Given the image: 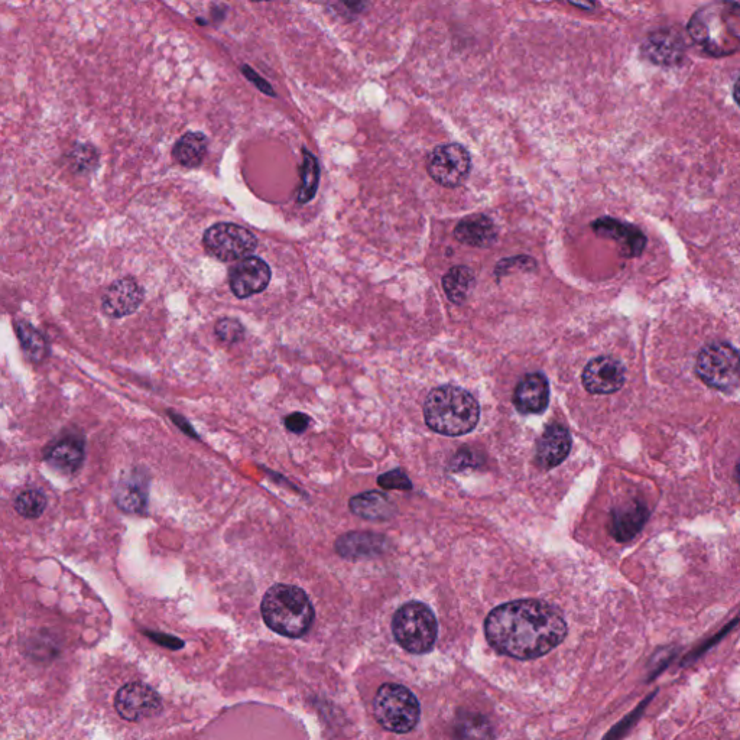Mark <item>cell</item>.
<instances>
[{"mask_svg": "<svg viewBox=\"0 0 740 740\" xmlns=\"http://www.w3.org/2000/svg\"><path fill=\"white\" fill-rule=\"evenodd\" d=\"M310 425V417L303 412H294V414L285 417V427L294 434H303Z\"/></svg>", "mask_w": 740, "mask_h": 740, "instance_id": "obj_32", "label": "cell"}, {"mask_svg": "<svg viewBox=\"0 0 740 740\" xmlns=\"http://www.w3.org/2000/svg\"><path fill=\"white\" fill-rule=\"evenodd\" d=\"M116 712L128 722H141L162 710V700L154 688L144 683H129L116 694Z\"/></svg>", "mask_w": 740, "mask_h": 740, "instance_id": "obj_10", "label": "cell"}, {"mask_svg": "<svg viewBox=\"0 0 740 740\" xmlns=\"http://www.w3.org/2000/svg\"><path fill=\"white\" fill-rule=\"evenodd\" d=\"M738 480H739V486H740V463H739V466H738Z\"/></svg>", "mask_w": 740, "mask_h": 740, "instance_id": "obj_37", "label": "cell"}, {"mask_svg": "<svg viewBox=\"0 0 740 740\" xmlns=\"http://www.w3.org/2000/svg\"><path fill=\"white\" fill-rule=\"evenodd\" d=\"M623 384H625V368L615 357H596L584 369L583 385L590 394H613V392H618Z\"/></svg>", "mask_w": 740, "mask_h": 740, "instance_id": "obj_12", "label": "cell"}, {"mask_svg": "<svg viewBox=\"0 0 740 740\" xmlns=\"http://www.w3.org/2000/svg\"><path fill=\"white\" fill-rule=\"evenodd\" d=\"M475 272L469 266L459 265L449 269L443 278V288L453 304H463L475 287Z\"/></svg>", "mask_w": 740, "mask_h": 740, "instance_id": "obj_24", "label": "cell"}, {"mask_svg": "<svg viewBox=\"0 0 740 740\" xmlns=\"http://www.w3.org/2000/svg\"><path fill=\"white\" fill-rule=\"evenodd\" d=\"M571 437L563 425L553 424L545 428L537 441V462L542 469H554L569 456Z\"/></svg>", "mask_w": 740, "mask_h": 740, "instance_id": "obj_16", "label": "cell"}, {"mask_svg": "<svg viewBox=\"0 0 740 740\" xmlns=\"http://www.w3.org/2000/svg\"><path fill=\"white\" fill-rule=\"evenodd\" d=\"M691 37L713 55H729L740 50V6L714 3L701 9L688 25Z\"/></svg>", "mask_w": 740, "mask_h": 740, "instance_id": "obj_4", "label": "cell"}, {"mask_svg": "<svg viewBox=\"0 0 740 740\" xmlns=\"http://www.w3.org/2000/svg\"><path fill=\"white\" fill-rule=\"evenodd\" d=\"M534 259L528 258V256H518V258H509L505 261L499 262L496 266V277H502V275L508 274L512 269H522V271H535Z\"/></svg>", "mask_w": 740, "mask_h": 740, "instance_id": "obj_30", "label": "cell"}, {"mask_svg": "<svg viewBox=\"0 0 740 740\" xmlns=\"http://www.w3.org/2000/svg\"><path fill=\"white\" fill-rule=\"evenodd\" d=\"M271 281V268L256 256H248L229 271V285L235 297L240 300L261 294Z\"/></svg>", "mask_w": 740, "mask_h": 740, "instance_id": "obj_11", "label": "cell"}, {"mask_svg": "<svg viewBox=\"0 0 740 740\" xmlns=\"http://www.w3.org/2000/svg\"><path fill=\"white\" fill-rule=\"evenodd\" d=\"M733 97H735L736 103L740 106V77L736 81L735 89H733Z\"/></svg>", "mask_w": 740, "mask_h": 740, "instance_id": "obj_36", "label": "cell"}, {"mask_svg": "<svg viewBox=\"0 0 740 740\" xmlns=\"http://www.w3.org/2000/svg\"><path fill=\"white\" fill-rule=\"evenodd\" d=\"M149 636V639L155 642V644L162 645V647L170 649H181L184 647V642L181 639L175 638V636L157 634V632H145Z\"/></svg>", "mask_w": 740, "mask_h": 740, "instance_id": "obj_33", "label": "cell"}, {"mask_svg": "<svg viewBox=\"0 0 740 740\" xmlns=\"http://www.w3.org/2000/svg\"><path fill=\"white\" fill-rule=\"evenodd\" d=\"M696 372L704 384L719 391L740 385V353L727 343H712L697 356Z\"/></svg>", "mask_w": 740, "mask_h": 740, "instance_id": "obj_7", "label": "cell"}, {"mask_svg": "<svg viewBox=\"0 0 740 740\" xmlns=\"http://www.w3.org/2000/svg\"><path fill=\"white\" fill-rule=\"evenodd\" d=\"M350 511L368 521H388L397 508L384 493L368 492L350 499Z\"/></svg>", "mask_w": 740, "mask_h": 740, "instance_id": "obj_22", "label": "cell"}, {"mask_svg": "<svg viewBox=\"0 0 740 740\" xmlns=\"http://www.w3.org/2000/svg\"><path fill=\"white\" fill-rule=\"evenodd\" d=\"M16 334H18L19 342H21L22 349L29 356L32 362H42L48 355L47 340L44 336L27 323V321H19L15 326Z\"/></svg>", "mask_w": 740, "mask_h": 740, "instance_id": "obj_25", "label": "cell"}, {"mask_svg": "<svg viewBox=\"0 0 740 740\" xmlns=\"http://www.w3.org/2000/svg\"><path fill=\"white\" fill-rule=\"evenodd\" d=\"M204 249L222 262L242 261L258 246V240L245 227L233 223H217L207 229Z\"/></svg>", "mask_w": 740, "mask_h": 740, "instance_id": "obj_8", "label": "cell"}, {"mask_svg": "<svg viewBox=\"0 0 740 740\" xmlns=\"http://www.w3.org/2000/svg\"><path fill=\"white\" fill-rule=\"evenodd\" d=\"M496 651L516 660H534L553 651L567 635L560 610L541 600H516L498 606L485 622Z\"/></svg>", "mask_w": 740, "mask_h": 740, "instance_id": "obj_1", "label": "cell"}, {"mask_svg": "<svg viewBox=\"0 0 740 740\" xmlns=\"http://www.w3.org/2000/svg\"><path fill=\"white\" fill-rule=\"evenodd\" d=\"M647 506L639 502L619 506L612 514L610 532L618 541H629L641 532L648 519Z\"/></svg>", "mask_w": 740, "mask_h": 740, "instance_id": "obj_21", "label": "cell"}, {"mask_svg": "<svg viewBox=\"0 0 740 740\" xmlns=\"http://www.w3.org/2000/svg\"><path fill=\"white\" fill-rule=\"evenodd\" d=\"M303 184L298 193V203L305 204L314 199L320 183V167L317 158L304 149Z\"/></svg>", "mask_w": 740, "mask_h": 740, "instance_id": "obj_27", "label": "cell"}, {"mask_svg": "<svg viewBox=\"0 0 740 740\" xmlns=\"http://www.w3.org/2000/svg\"><path fill=\"white\" fill-rule=\"evenodd\" d=\"M207 154V136L201 132H188L174 146L172 157L183 167L193 168L201 164Z\"/></svg>", "mask_w": 740, "mask_h": 740, "instance_id": "obj_23", "label": "cell"}, {"mask_svg": "<svg viewBox=\"0 0 740 740\" xmlns=\"http://www.w3.org/2000/svg\"><path fill=\"white\" fill-rule=\"evenodd\" d=\"M261 612L269 629L288 638H300L314 621L307 593L291 584L272 586L262 599Z\"/></svg>", "mask_w": 740, "mask_h": 740, "instance_id": "obj_3", "label": "cell"}, {"mask_svg": "<svg viewBox=\"0 0 740 740\" xmlns=\"http://www.w3.org/2000/svg\"><path fill=\"white\" fill-rule=\"evenodd\" d=\"M548 402H550V385L541 373H531L525 376L516 386L514 404L521 414H542L547 410Z\"/></svg>", "mask_w": 740, "mask_h": 740, "instance_id": "obj_15", "label": "cell"}, {"mask_svg": "<svg viewBox=\"0 0 740 740\" xmlns=\"http://www.w3.org/2000/svg\"><path fill=\"white\" fill-rule=\"evenodd\" d=\"M454 236L463 245L472 248H490L498 239V229L485 214H472L460 220L454 229Z\"/></svg>", "mask_w": 740, "mask_h": 740, "instance_id": "obj_17", "label": "cell"}, {"mask_svg": "<svg viewBox=\"0 0 740 740\" xmlns=\"http://www.w3.org/2000/svg\"><path fill=\"white\" fill-rule=\"evenodd\" d=\"M214 331H216L217 339L227 344L238 343L245 336V329L235 318H222L216 324Z\"/></svg>", "mask_w": 740, "mask_h": 740, "instance_id": "obj_29", "label": "cell"}, {"mask_svg": "<svg viewBox=\"0 0 740 740\" xmlns=\"http://www.w3.org/2000/svg\"><path fill=\"white\" fill-rule=\"evenodd\" d=\"M388 541L384 535L370 534V532H349L336 541L337 554L349 560L357 558L375 557L385 553Z\"/></svg>", "mask_w": 740, "mask_h": 740, "instance_id": "obj_19", "label": "cell"}, {"mask_svg": "<svg viewBox=\"0 0 740 740\" xmlns=\"http://www.w3.org/2000/svg\"><path fill=\"white\" fill-rule=\"evenodd\" d=\"M425 423L443 436L457 437L475 430L480 408L475 397L457 386H440L424 402Z\"/></svg>", "mask_w": 740, "mask_h": 740, "instance_id": "obj_2", "label": "cell"}, {"mask_svg": "<svg viewBox=\"0 0 740 740\" xmlns=\"http://www.w3.org/2000/svg\"><path fill=\"white\" fill-rule=\"evenodd\" d=\"M15 511L24 518H40L47 509V498L40 490H25L16 496Z\"/></svg>", "mask_w": 740, "mask_h": 740, "instance_id": "obj_28", "label": "cell"}, {"mask_svg": "<svg viewBox=\"0 0 740 740\" xmlns=\"http://www.w3.org/2000/svg\"><path fill=\"white\" fill-rule=\"evenodd\" d=\"M242 73L245 74V76L248 77V79L251 80L253 84H256L261 92L269 94V96H274V90H272V87L269 86V84L266 83L264 79H261V77H259L258 74L255 73V71L251 70V68H249L248 66L242 67Z\"/></svg>", "mask_w": 740, "mask_h": 740, "instance_id": "obj_34", "label": "cell"}, {"mask_svg": "<svg viewBox=\"0 0 740 740\" xmlns=\"http://www.w3.org/2000/svg\"><path fill=\"white\" fill-rule=\"evenodd\" d=\"M392 632L402 648L412 654H425L436 644L437 619L423 603H407L395 613Z\"/></svg>", "mask_w": 740, "mask_h": 740, "instance_id": "obj_5", "label": "cell"}, {"mask_svg": "<svg viewBox=\"0 0 740 740\" xmlns=\"http://www.w3.org/2000/svg\"><path fill=\"white\" fill-rule=\"evenodd\" d=\"M427 171L443 187H460L472 171V158L463 145H440L428 155Z\"/></svg>", "mask_w": 740, "mask_h": 740, "instance_id": "obj_9", "label": "cell"}, {"mask_svg": "<svg viewBox=\"0 0 740 740\" xmlns=\"http://www.w3.org/2000/svg\"><path fill=\"white\" fill-rule=\"evenodd\" d=\"M144 301V290L132 278H122L113 282L103 295L102 310L107 317L122 318L131 316Z\"/></svg>", "mask_w": 740, "mask_h": 740, "instance_id": "obj_13", "label": "cell"}, {"mask_svg": "<svg viewBox=\"0 0 740 740\" xmlns=\"http://www.w3.org/2000/svg\"><path fill=\"white\" fill-rule=\"evenodd\" d=\"M592 227L596 235L618 242V245L621 246L622 255L628 256V258L641 255L645 246H647V238H645L644 233L638 227L623 223L621 220L603 217V219L596 220Z\"/></svg>", "mask_w": 740, "mask_h": 740, "instance_id": "obj_14", "label": "cell"}, {"mask_svg": "<svg viewBox=\"0 0 740 740\" xmlns=\"http://www.w3.org/2000/svg\"><path fill=\"white\" fill-rule=\"evenodd\" d=\"M681 47L683 45L674 35L657 34L649 40L647 50L655 63L674 64V60H680Z\"/></svg>", "mask_w": 740, "mask_h": 740, "instance_id": "obj_26", "label": "cell"}, {"mask_svg": "<svg viewBox=\"0 0 740 740\" xmlns=\"http://www.w3.org/2000/svg\"><path fill=\"white\" fill-rule=\"evenodd\" d=\"M373 712L379 725L394 733H408L420 720V703L407 687L384 684L373 700Z\"/></svg>", "mask_w": 740, "mask_h": 740, "instance_id": "obj_6", "label": "cell"}, {"mask_svg": "<svg viewBox=\"0 0 740 740\" xmlns=\"http://www.w3.org/2000/svg\"><path fill=\"white\" fill-rule=\"evenodd\" d=\"M115 502L126 514H145L148 508V480L141 472H133L128 479L120 480L116 488Z\"/></svg>", "mask_w": 740, "mask_h": 740, "instance_id": "obj_20", "label": "cell"}, {"mask_svg": "<svg viewBox=\"0 0 740 740\" xmlns=\"http://www.w3.org/2000/svg\"><path fill=\"white\" fill-rule=\"evenodd\" d=\"M45 462L58 472L73 475L83 466L84 441L79 436H67L45 451Z\"/></svg>", "mask_w": 740, "mask_h": 740, "instance_id": "obj_18", "label": "cell"}, {"mask_svg": "<svg viewBox=\"0 0 740 740\" xmlns=\"http://www.w3.org/2000/svg\"><path fill=\"white\" fill-rule=\"evenodd\" d=\"M379 486L386 490L398 489V490H411L412 485L410 479L405 475L402 470H392V472L385 473L379 477Z\"/></svg>", "mask_w": 740, "mask_h": 740, "instance_id": "obj_31", "label": "cell"}, {"mask_svg": "<svg viewBox=\"0 0 740 740\" xmlns=\"http://www.w3.org/2000/svg\"><path fill=\"white\" fill-rule=\"evenodd\" d=\"M170 417L171 420L174 421V423L177 424L185 434H187V436L197 438L196 431L193 430V427L188 424V421L185 420V418L180 417V415L177 414H172V412H170Z\"/></svg>", "mask_w": 740, "mask_h": 740, "instance_id": "obj_35", "label": "cell"}]
</instances>
